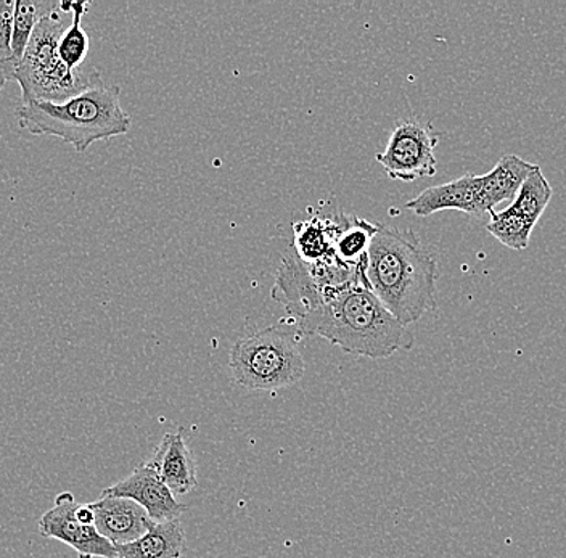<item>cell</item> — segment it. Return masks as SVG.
Instances as JSON below:
<instances>
[{
    "instance_id": "obj_18",
    "label": "cell",
    "mask_w": 566,
    "mask_h": 558,
    "mask_svg": "<svg viewBox=\"0 0 566 558\" xmlns=\"http://www.w3.org/2000/svg\"><path fill=\"white\" fill-rule=\"evenodd\" d=\"M88 7L91 2H71V23L59 42L60 59L70 70L81 69L91 51V39L83 28Z\"/></svg>"
},
{
    "instance_id": "obj_19",
    "label": "cell",
    "mask_w": 566,
    "mask_h": 558,
    "mask_svg": "<svg viewBox=\"0 0 566 558\" xmlns=\"http://www.w3.org/2000/svg\"><path fill=\"white\" fill-rule=\"evenodd\" d=\"M551 183L546 176L541 171L539 166L530 172L523 186L520 187L518 193H516L515 200L512 201V207L522 214L526 221L531 224L536 225L544 211L548 207L552 200Z\"/></svg>"
},
{
    "instance_id": "obj_21",
    "label": "cell",
    "mask_w": 566,
    "mask_h": 558,
    "mask_svg": "<svg viewBox=\"0 0 566 558\" xmlns=\"http://www.w3.org/2000/svg\"><path fill=\"white\" fill-rule=\"evenodd\" d=\"M13 17L15 2L0 0V91L15 80L17 65L12 54Z\"/></svg>"
},
{
    "instance_id": "obj_7",
    "label": "cell",
    "mask_w": 566,
    "mask_h": 558,
    "mask_svg": "<svg viewBox=\"0 0 566 558\" xmlns=\"http://www.w3.org/2000/svg\"><path fill=\"white\" fill-rule=\"evenodd\" d=\"M77 507L80 503L73 494H59L55 505L39 518V533L44 538L66 544L80 558H119L116 547L98 535L95 525L77 518Z\"/></svg>"
},
{
    "instance_id": "obj_11",
    "label": "cell",
    "mask_w": 566,
    "mask_h": 558,
    "mask_svg": "<svg viewBox=\"0 0 566 558\" xmlns=\"http://www.w3.org/2000/svg\"><path fill=\"white\" fill-rule=\"evenodd\" d=\"M407 210L428 218L440 211L455 210L472 217H483L478 176L465 175L441 186L428 187L419 197L407 201Z\"/></svg>"
},
{
    "instance_id": "obj_1",
    "label": "cell",
    "mask_w": 566,
    "mask_h": 558,
    "mask_svg": "<svg viewBox=\"0 0 566 558\" xmlns=\"http://www.w3.org/2000/svg\"><path fill=\"white\" fill-rule=\"evenodd\" d=\"M438 274L437 257L416 232L378 225L367 252V284L399 323H419L437 307Z\"/></svg>"
},
{
    "instance_id": "obj_9",
    "label": "cell",
    "mask_w": 566,
    "mask_h": 558,
    "mask_svg": "<svg viewBox=\"0 0 566 558\" xmlns=\"http://www.w3.org/2000/svg\"><path fill=\"white\" fill-rule=\"evenodd\" d=\"M272 298L282 303L290 316L295 317L296 323L316 313L324 303H327V298L317 287L306 264L296 257L292 249L286 250L283 256L274 288H272Z\"/></svg>"
},
{
    "instance_id": "obj_16",
    "label": "cell",
    "mask_w": 566,
    "mask_h": 558,
    "mask_svg": "<svg viewBox=\"0 0 566 558\" xmlns=\"http://www.w3.org/2000/svg\"><path fill=\"white\" fill-rule=\"evenodd\" d=\"M60 0H15L13 17L12 54L17 69L27 52L35 27L60 9Z\"/></svg>"
},
{
    "instance_id": "obj_13",
    "label": "cell",
    "mask_w": 566,
    "mask_h": 558,
    "mask_svg": "<svg viewBox=\"0 0 566 558\" xmlns=\"http://www.w3.org/2000/svg\"><path fill=\"white\" fill-rule=\"evenodd\" d=\"M346 214L310 218L293 224V253L304 264H316L335 256L336 235L345 224Z\"/></svg>"
},
{
    "instance_id": "obj_20",
    "label": "cell",
    "mask_w": 566,
    "mask_h": 558,
    "mask_svg": "<svg viewBox=\"0 0 566 558\" xmlns=\"http://www.w3.org/2000/svg\"><path fill=\"white\" fill-rule=\"evenodd\" d=\"M534 225L526 221L515 208L509 207L499 213H491V221L486 224V231L490 232L494 239H497L502 245L511 250L528 249L531 232Z\"/></svg>"
},
{
    "instance_id": "obj_17",
    "label": "cell",
    "mask_w": 566,
    "mask_h": 558,
    "mask_svg": "<svg viewBox=\"0 0 566 558\" xmlns=\"http://www.w3.org/2000/svg\"><path fill=\"white\" fill-rule=\"evenodd\" d=\"M378 225L371 224L366 219L348 217L346 214L345 224L335 239L334 252L343 263L359 264L367 260V252Z\"/></svg>"
},
{
    "instance_id": "obj_12",
    "label": "cell",
    "mask_w": 566,
    "mask_h": 558,
    "mask_svg": "<svg viewBox=\"0 0 566 558\" xmlns=\"http://www.w3.org/2000/svg\"><path fill=\"white\" fill-rule=\"evenodd\" d=\"M145 464L157 472L175 496H184L197 486V465L182 430L166 433L154 455Z\"/></svg>"
},
{
    "instance_id": "obj_10",
    "label": "cell",
    "mask_w": 566,
    "mask_h": 558,
    "mask_svg": "<svg viewBox=\"0 0 566 558\" xmlns=\"http://www.w3.org/2000/svg\"><path fill=\"white\" fill-rule=\"evenodd\" d=\"M94 514V525L98 535L104 536L113 546H124L142 538L154 520L145 508L126 497L101 496L88 504Z\"/></svg>"
},
{
    "instance_id": "obj_6",
    "label": "cell",
    "mask_w": 566,
    "mask_h": 558,
    "mask_svg": "<svg viewBox=\"0 0 566 558\" xmlns=\"http://www.w3.org/2000/svg\"><path fill=\"white\" fill-rule=\"evenodd\" d=\"M437 145L438 136L430 125L405 122L392 129L387 148L375 158L384 166L389 179L413 182L437 175Z\"/></svg>"
},
{
    "instance_id": "obj_8",
    "label": "cell",
    "mask_w": 566,
    "mask_h": 558,
    "mask_svg": "<svg viewBox=\"0 0 566 558\" xmlns=\"http://www.w3.org/2000/svg\"><path fill=\"white\" fill-rule=\"evenodd\" d=\"M102 496L126 497L145 508L155 523L179 520L187 505L177 503L175 494L161 482L154 468L142 464L129 476L105 487Z\"/></svg>"
},
{
    "instance_id": "obj_3",
    "label": "cell",
    "mask_w": 566,
    "mask_h": 558,
    "mask_svg": "<svg viewBox=\"0 0 566 558\" xmlns=\"http://www.w3.org/2000/svg\"><path fill=\"white\" fill-rule=\"evenodd\" d=\"M15 113L21 129L33 136L62 139L80 155L86 154L95 143L129 133L133 123L122 107L118 86L86 91L62 104L28 102Z\"/></svg>"
},
{
    "instance_id": "obj_14",
    "label": "cell",
    "mask_w": 566,
    "mask_h": 558,
    "mask_svg": "<svg viewBox=\"0 0 566 558\" xmlns=\"http://www.w3.org/2000/svg\"><path fill=\"white\" fill-rule=\"evenodd\" d=\"M534 168L536 165L525 161L516 155H504L488 175L478 176L484 214L493 213L494 208L504 201L515 200L520 187L523 186Z\"/></svg>"
},
{
    "instance_id": "obj_2",
    "label": "cell",
    "mask_w": 566,
    "mask_h": 558,
    "mask_svg": "<svg viewBox=\"0 0 566 558\" xmlns=\"http://www.w3.org/2000/svg\"><path fill=\"white\" fill-rule=\"evenodd\" d=\"M296 325L301 335H317L348 355L369 359H387L416 341L409 328L360 285L328 299Z\"/></svg>"
},
{
    "instance_id": "obj_5",
    "label": "cell",
    "mask_w": 566,
    "mask_h": 558,
    "mask_svg": "<svg viewBox=\"0 0 566 558\" xmlns=\"http://www.w3.org/2000/svg\"><path fill=\"white\" fill-rule=\"evenodd\" d=\"M229 367L235 383L250 391L292 387L306 372L295 338L279 327L239 338L230 349Z\"/></svg>"
},
{
    "instance_id": "obj_15",
    "label": "cell",
    "mask_w": 566,
    "mask_h": 558,
    "mask_svg": "<svg viewBox=\"0 0 566 558\" xmlns=\"http://www.w3.org/2000/svg\"><path fill=\"white\" fill-rule=\"evenodd\" d=\"M186 533L179 520L154 523L142 538L115 546L119 558H180L186 552Z\"/></svg>"
},
{
    "instance_id": "obj_4",
    "label": "cell",
    "mask_w": 566,
    "mask_h": 558,
    "mask_svg": "<svg viewBox=\"0 0 566 558\" xmlns=\"http://www.w3.org/2000/svg\"><path fill=\"white\" fill-rule=\"evenodd\" d=\"M70 23L71 2L62 0L60 9L35 27L13 80L21 90V104H62L105 86L104 76L94 65L84 63L81 69L70 70L60 59L59 42Z\"/></svg>"
}]
</instances>
